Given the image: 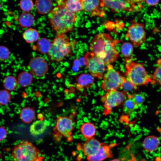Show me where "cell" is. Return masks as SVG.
Listing matches in <instances>:
<instances>
[{
  "instance_id": "obj_1",
  "label": "cell",
  "mask_w": 161,
  "mask_h": 161,
  "mask_svg": "<svg viewBox=\"0 0 161 161\" xmlns=\"http://www.w3.org/2000/svg\"><path fill=\"white\" fill-rule=\"evenodd\" d=\"M89 49L107 66L115 62L119 55L112 37L107 33L95 35L91 41Z\"/></svg>"
},
{
  "instance_id": "obj_2",
  "label": "cell",
  "mask_w": 161,
  "mask_h": 161,
  "mask_svg": "<svg viewBox=\"0 0 161 161\" xmlns=\"http://www.w3.org/2000/svg\"><path fill=\"white\" fill-rule=\"evenodd\" d=\"M48 18L50 26L57 35L73 31L77 17L75 13L57 5L48 14Z\"/></svg>"
},
{
  "instance_id": "obj_3",
  "label": "cell",
  "mask_w": 161,
  "mask_h": 161,
  "mask_svg": "<svg viewBox=\"0 0 161 161\" xmlns=\"http://www.w3.org/2000/svg\"><path fill=\"white\" fill-rule=\"evenodd\" d=\"M77 42L75 39L70 41L66 34L57 35L53 39L47 53L49 58L52 61L59 62L66 57L71 56Z\"/></svg>"
},
{
  "instance_id": "obj_4",
  "label": "cell",
  "mask_w": 161,
  "mask_h": 161,
  "mask_svg": "<svg viewBox=\"0 0 161 161\" xmlns=\"http://www.w3.org/2000/svg\"><path fill=\"white\" fill-rule=\"evenodd\" d=\"M125 74L126 79L137 87L151 83V75H148L142 63L135 62L130 58H125Z\"/></svg>"
},
{
  "instance_id": "obj_5",
  "label": "cell",
  "mask_w": 161,
  "mask_h": 161,
  "mask_svg": "<svg viewBox=\"0 0 161 161\" xmlns=\"http://www.w3.org/2000/svg\"><path fill=\"white\" fill-rule=\"evenodd\" d=\"M12 156L14 161H43L44 159L40 150L32 143L26 140L14 147Z\"/></svg>"
},
{
  "instance_id": "obj_6",
  "label": "cell",
  "mask_w": 161,
  "mask_h": 161,
  "mask_svg": "<svg viewBox=\"0 0 161 161\" xmlns=\"http://www.w3.org/2000/svg\"><path fill=\"white\" fill-rule=\"evenodd\" d=\"M74 123V119L70 117H58L53 129L54 138L58 142L63 138H66L69 142L72 141Z\"/></svg>"
},
{
  "instance_id": "obj_7",
  "label": "cell",
  "mask_w": 161,
  "mask_h": 161,
  "mask_svg": "<svg viewBox=\"0 0 161 161\" xmlns=\"http://www.w3.org/2000/svg\"><path fill=\"white\" fill-rule=\"evenodd\" d=\"M103 78L101 87L106 93L121 88L126 79L111 64L107 66L106 72Z\"/></svg>"
},
{
  "instance_id": "obj_8",
  "label": "cell",
  "mask_w": 161,
  "mask_h": 161,
  "mask_svg": "<svg viewBox=\"0 0 161 161\" xmlns=\"http://www.w3.org/2000/svg\"><path fill=\"white\" fill-rule=\"evenodd\" d=\"M129 95L124 91L116 90L107 92L102 96L100 100L103 104L104 114H109L114 108L123 103Z\"/></svg>"
},
{
  "instance_id": "obj_9",
  "label": "cell",
  "mask_w": 161,
  "mask_h": 161,
  "mask_svg": "<svg viewBox=\"0 0 161 161\" xmlns=\"http://www.w3.org/2000/svg\"><path fill=\"white\" fill-rule=\"evenodd\" d=\"M144 0H101L102 7H105L110 9L113 12L122 11L132 12L134 9L139 10L142 8L141 4Z\"/></svg>"
},
{
  "instance_id": "obj_10",
  "label": "cell",
  "mask_w": 161,
  "mask_h": 161,
  "mask_svg": "<svg viewBox=\"0 0 161 161\" xmlns=\"http://www.w3.org/2000/svg\"><path fill=\"white\" fill-rule=\"evenodd\" d=\"M125 37L129 39L133 46L139 47L141 46L146 40V32L144 24L138 23L134 19L131 20Z\"/></svg>"
},
{
  "instance_id": "obj_11",
  "label": "cell",
  "mask_w": 161,
  "mask_h": 161,
  "mask_svg": "<svg viewBox=\"0 0 161 161\" xmlns=\"http://www.w3.org/2000/svg\"><path fill=\"white\" fill-rule=\"evenodd\" d=\"M84 57L86 61V65L91 75L99 79L103 78L106 65L103 61L91 52L86 53Z\"/></svg>"
},
{
  "instance_id": "obj_12",
  "label": "cell",
  "mask_w": 161,
  "mask_h": 161,
  "mask_svg": "<svg viewBox=\"0 0 161 161\" xmlns=\"http://www.w3.org/2000/svg\"><path fill=\"white\" fill-rule=\"evenodd\" d=\"M48 65L46 60L42 57L37 56L30 61L29 68L31 73L36 77L44 75L48 70Z\"/></svg>"
},
{
  "instance_id": "obj_13",
  "label": "cell",
  "mask_w": 161,
  "mask_h": 161,
  "mask_svg": "<svg viewBox=\"0 0 161 161\" xmlns=\"http://www.w3.org/2000/svg\"><path fill=\"white\" fill-rule=\"evenodd\" d=\"M120 143H112L109 144L104 143L95 154L87 157L89 161H103L107 158L113 157L112 149Z\"/></svg>"
},
{
  "instance_id": "obj_14",
  "label": "cell",
  "mask_w": 161,
  "mask_h": 161,
  "mask_svg": "<svg viewBox=\"0 0 161 161\" xmlns=\"http://www.w3.org/2000/svg\"><path fill=\"white\" fill-rule=\"evenodd\" d=\"M105 143H101L95 137L86 140L78 145V149L82 151L83 155L86 157L95 154Z\"/></svg>"
},
{
  "instance_id": "obj_15",
  "label": "cell",
  "mask_w": 161,
  "mask_h": 161,
  "mask_svg": "<svg viewBox=\"0 0 161 161\" xmlns=\"http://www.w3.org/2000/svg\"><path fill=\"white\" fill-rule=\"evenodd\" d=\"M81 3L82 10L91 12L92 16L101 17L104 15L105 11L100 8L101 0H82Z\"/></svg>"
},
{
  "instance_id": "obj_16",
  "label": "cell",
  "mask_w": 161,
  "mask_h": 161,
  "mask_svg": "<svg viewBox=\"0 0 161 161\" xmlns=\"http://www.w3.org/2000/svg\"><path fill=\"white\" fill-rule=\"evenodd\" d=\"M57 5L63 7L69 11L75 13L82 10L81 0H60L56 1Z\"/></svg>"
},
{
  "instance_id": "obj_17",
  "label": "cell",
  "mask_w": 161,
  "mask_h": 161,
  "mask_svg": "<svg viewBox=\"0 0 161 161\" xmlns=\"http://www.w3.org/2000/svg\"><path fill=\"white\" fill-rule=\"evenodd\" d=\"M76 86L78 89L90 88L94 84L95 79L90 74L83 73L76 78Z\"/></svg>"
},
{
  "instance_id": "obj_18",
  "label": "cell",
  "mask_w": 161,
  "mask_h": 161,
  "mask_svg": "<svg viewBox=\"0 0 161 161\" xmlns=\"http://www.w3.org/2000/svg\"><path fill=\"white\" fill-rule=\"evenodd\" d=\"M80 130L86 140L94 137L96 134V126L91 122L83 123L80 126Z\"/></svg>"
},
{
  "instance_id": "obj_19",
  "label": "cell",
  "mask_w": 161,
  "mask_h": 161,
  "mask_svg": "<svg viewBox=\"0 0 161 161\" xmlns=\"http://www.w3.org/2000/svg\"><path fill=\"white\" fill-rule=\"evenodd\" d=\"M35 5L37 12L42 15L48 14L53 8L52 1L50 0H36Z\"/></svg>"
},
{
  "instance_id": "obj_20",
  "label": "cell",
  "mask_w": 161,
  "mask_h": 161,
  "mask_svg": "<svg viewBox=\"0 0 161 161\" xmlns=\"http://www.w3.org/2000/svg\"><path fill=\"white\" fill-rule=\"evenodd\" d=\"M158 138L154 136H148L144 140L143 146L144 149L148 152L155 151L159 145Z\"/></svg>"
},
{
  "instance_id": "obj_21",
  "label": "cell",
  "mask_w": 161,
  "mask_h": 161,
  "mask_svg": "<svg viewBox=\"0 0 161 161\" xmlns=\"http://www.w3.org/2000/svg\"><path fill=\"white\" fill-rule=\"evenodd\" d=\"M20 117L24 122L29 123L34 119L35 112L33 107H25L22 108L20 112Z\"/></svg>"
},
{
  "instance_id": "obj_22",
  "label": "cell",
  "mask_w": 161,
  "mask_h": 161,
  "mask_svg": "<svg viewBox=\"0 0 161 161\" xmlns=\"http://www.w3.org/2000/svg\"><path fill=\"white\" fill-rule=\"evenodd\" d=\"M35 18L32 14L30 12H24L19 16L18 21L22 27H29L32 26L34 22Z\"/></svg>"
},
{
  "instance_id": "obj_23",
  "label": "cell",
  "mask_w": 161,
  "mask_h": 161,
  "mask_svg": "<svg viewBox=\"0 0 161 161\" xmlns=\"http://www.w3.org/2000/svg\"><path fill=\"white\" fill-rule=\"evenodd\" d=\"M47 125L46 123L42 120H38L33 122L30 127V132L33 136L41 134L46 129Z\"/></svg>"
},
{
  "instance_id": "obj_24",
  "label": "cell",
  "mask_w": 161,
  "mask_h": 161,
  "mask_svg": "<svg viewBox=\"0 0 161 161\" xmlns=\"http://www.w3.org/2000/svg\"><path fill=\"white\" fill-rule=\"evenodd\" d=\"M51 45L52 43L49 39L45 38H42L38 41L34 48L41 53H48Z\"/></svg>"
},
{
  "instance_id": "obj_25",
  "label": "cell",
  "mask_w": 161,
  "mask_h": 161,
  "mask_svg": "<svg viewBox=\"0 0 161 161\" xmlns=\"http://www.w3.org/2000/svg\"><path fill=\"white\" fill-rule=\"evenodd\" d=\"M33 80V77L30 73L23 71L20 73L18 75V82L22 87H26L30 86Z\"/></svg>"
},
{
  "instance_id": "obj_26",
  "label": "cell",
  "mask_w": 161,
  "mask_h": 161,
  "mask_svg": "<svg viewBox=\"0 0 161 161\" xmlns=\"http://www.w3.org/2000/svg\"><path fill=\"white\" fill-rule=\"evenodd\" d=\"M39 35L38 31L36 29L30 28L24 32L23 37L27 43H31L38 41Z\"/></svg>"
},
{
  "instance_id": "obj_27",
  "label": "cell",
  "mask_w": 161,
  "mask_h": 161,
  "mask_svg": "<svg viewBox=\"0 0 161 161\" xmlns=\"http://www.w3.org/2000/svg\"><path fill=\"white\" fill-rule=\"evenodd\" d=\"M123 104V111L127 114H130L135 110L138 108L133 98L132 95H129Z\"/></svg>"
},
{
  "instance_id": "obj_28",
  "label": "cell",
  "mask_w": 161,
  "mask_h": 161,
  "mask_svg": "<svg viewBox=\"0 0 161 161\" xmlns=\"http://www.w3.org/2000/svg\"><path fill=\"white\" fill-rule=\"evenodd\" d=\"M18 83L17 80L15 77L10 75L4 78L3 83L5 89L10 92L15 89Z\"/></svg>"
},
{
  "instance_id": "obj_29",
  "label": "cell",
  "mask_w": 161,
  "mask_h": 161,
  "mask_svg": "<svg viewBox=\"0 0 161 161\" xmlns=\"http://www.w3.org/2000/svg\"><path fill=\"white\" fill-rule=\"evenodd\" d=\"M156 62V68L151 75L152 83H156L161 86V58L158 59Z\"/></svg>"
},
{
  "instance_id": "obj_30",
  "label": "cell",
  "mask_w": 161,
  "mask_h": 161,
  "mask_svg": "<svg viewBox=\"0 0 161 161\" xmlns=\"http://www.w3.org/2000/svg\"><path fill=\"white\" fill-rule=\"evenodd\" d=\"M120 50L125 58H130L133 52V46L129 42H125L121 46Z\"/></svg>"
},
{
  "instance_id": "obj_31",
  "label": "cell",
  "mask_w": 161,
  "mask_h": 161,
  "mask_svg": "<svg viewBox=\"0 0 161 161\" xmlns=\"http://www.w3.org/2000/svg\"><path fill=\"white\" fill-rule=\"evenodd\" d=\"M11 98V94L9 91L5 89L0 90V105H7L10 101Z\"/></svg>"
},
{
  "instance_id": "obj_32",
  "label": "cell",
  "mask_w": 161,
  "mask_h": 161,
  "mask_svg": "<svg viewBox=\"0 0 161 161\" xmlns=\"http://www.w3.org/2000/svg\"><path fill=\"white\" fill-rule=\"evenodd\" d=\"M21 9L25 12H29L33 8L34 4L31 0H22L19 3Z\"/></svg>"
},
{
  "instance_id": "obj_33",
  "label": "cell",
  "mask_w": 161,
  "mask_h": 161,
  "mask_svg": "<svg viewBox=\"0 0 161 161\" xmlns=\"http://www.w3.org/2000/svg\"><path fill=\"white\" fill-rule=\"evenodd\" d=\"M121 88L129 94H131L132 92H135L137 89V87L134 86L128 81L126 78V80L122 83Z\"/></svg>"
},
{
  "instance_id": "obj_34",
  "label": "cell",
  "mask_w": 161,
  "mask_h": 161,
  "mask_svg": "<svg viewBox=\"0 0 161 161\" xmlns=\"http://www.w3.org/2000/svg\"><path fill=\"white\" fill-rule=\"evenodd\" d=\"M132 96L138 108L142 105L145 100V95L141 93H135Z\"/></svg>"
},
{
  "instance_id": "obj_35",
  "label": "cell",
  "mask_w": 161,
  "mask_h": 161,
  "mask_svg": "<svg viewBox=\"0 0 161 161\" xmlns=\"http://www.w3.org/2000/svg\"><path fill=\"white\" fill-rule=\"evenodd\" d=\"M10 52L8 49L4 46H0V61L7 60L9 57Z\"/></svg>"
},
{
  "instance_id": "obj_36",
  "label": "cell",
  "mask_w": 161,
  "mask_h": 161,
  "mask_svg": "<svg viewBox=\"0 0 161 161\" xmlns=\"http://www.w3.org/2000/svg\"><path fill=\"white\" fill-rule=\"evenodd\" d=\"M7 135V131L6 129L3 126H0V141L4 140Z\"/></svg>"
},
{
  "instance_id": "obj_37",
  "label": "cell",
  "mask_w": 161,
  "mask_h": 161,
  "mask_svg": "<svg viewBox=\"0 0 161 161\" xmlns=\"http://www.w3.org/2000/svg\"><path fill=\"white\" fill-rule=\"evenodd\" d=\"M145 3L148 6H153L156 5L158 4L159 0H145Z\"/></svg>"
},
{
  "instance_id": "obj_38",
  "label": "cell",
  "mask_w": 161,
  "mask_h": 161,
  "mask_svg": "<svg viewBox=\"0 0 161 161\" xmlns=\"http://www.w3.org/2000/svg\"><path fill=\"white\" fill-rule=\"evenodd\" d=\"M80 63L82 65H85L86 64V60L84 57H82L80 59Z\"/></svg>"
},
{
  "instance_id": "obj_39",
  "label": "cell",
  "mask_w": 161,
  "mask_h": 161,
  "mask_svg": "<svg viewBox=\"0 0 161 161\" xmlns=\"http://www.w3.org/2000/svg\"><path fill=\"white\" fill-rule=\"evenodd\" d=\"M130 154H131V158L127 161H137L131 152H130Z\"/></svg>"
},
{
  "instance_id": "obj_40",
  "label": "cell",
  "mask_w": 161,
  "mask_h": 161,
  "mask_svg": "<svg viewBox=\"0 0 161 161\" xmlns=\"http://www.w3.org/2000/svg\"><path fill=\"white\" fill-rule=\"evenodd\" d=\"M109 161H121L120 160L118 159H114L113 160H111Z\"/></svg>"
},
{
  "instance_id": "obj_41",
  "label": "cell",
  "mask_w": 161,
  "mask_h": 161,
  "mask_svg": "<svg viewBox=\"0 0 161 161\" xmlns=\"http://www.w3.org/2000/svg\"><path fill=\"white\" fill-rule=\"evenodd\" d=\"M2 157V155L1 154V153H0V159H1Z\"/></svg>"
},
{
  "instance_id": "obj_42",
  "label": "cell",
  "mask_w": 161,
  "mask_h": 161,
  "mask_svg": "<svg viewBox=\"0 0 161 161\" xmlns=\"http://www.w3.org/2000/svg\"><path fill=\"white\" fill-rule=\"evenodd\" d=\"M1 4H0V10L1 9Z\"/></svg>"
}]
</instances>
